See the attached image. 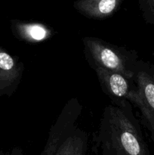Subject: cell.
<instances>
[{
    "label": "cell",
    "instance_id": "obj_3",
    "mask_svg": "<svg viewBox=\"0 0 154 155\" xmlns=\"http://www.w3.org/2000/svg\"><path fill=\"white\" fill-rule=\"evenodd\" d=\"M135 95L131 104L138 107L142 123L154 142V66L139 59L134 70Z\"/></svg>",
    "mask_w": 154,
    "mask_h": 155
},
{
    "label": "cell",
    "instance_id": "obj_6",
    "mask_svg": "<svg viewBox=\"0 0 154 155\" xmlns=\"http://www.w3.org/2000/svg\"><path fill=\"white\" fill-rule=\"evenodd\" d=\"M24 72V64L20 58L0 45V98L11 97L16 92Z\"/></svg>",
    "mask_w": 154,
    "mask_h": 155
},
{
    "label": "cell",
    "instance_id": "obj_1",
    "mask_svg": "<svg viewBox=\"0 0 154 155\" xmlns=\"http://www.w3.org/2000/svg\"><path fill=\"white\" fill-rule=\"evenodd\" d=\"M95 141L101 155H151L129 101L106 106Z\"/></svg>",
    "mask_w": 154,
    "mask_h": 155
},
{
    "label": "cell",
    "instance_id": "obj_7",
    "mask_svg": "<svg viewBox=\"0 0 154 155\" xmlns=\"http://www.w3.org/2000/svg\"><path fill=\"white\" fill-rule=\"evenodd\" d=\"M10 28L12 35L17 39L31 44L46 42L56 33L49 25L37 21L12 19L10 21Z\"/></svg>",
    "mask_w": 154,
    "mask_h": 155
},
{
    "label": "cell",
    "instance_id": "obj_5",
    "mask_svg": "<svg viewBox=\"0 0 154 155\" xmlns=\"http://www.w3.org/2000/svg\"><path fill=\"white\" fill-rule=\"evenodd\" d=\"M103 92L111 100L112 104L122 106L127 101L131 104L135 95L136 84L123 74L101 68H93Z\"/></svg>",
    "mask_w": 154,
    "mask_h": 155
},
{
    "label": "cell",
    "instance_id": "obj_11",
    "mask_svg": "<svg viewBox=\"0 0 154 155\" xmlns=\"http://www.w3.org/2000/svg\"><path fill=\"white\" fill-rule=\"evenodd\" d=\"M0 155H25L22 148L19 147H14L8 151H0Z\"/></svg>",
    "mask_w": 154,
    "mask_h": 155
},
{
    "label": "cell",
    "instance_id": "obj_8",
    "mask_svg": "<svg viewBox=\"0 0 154 155\" xmlns=\"http://www.w3.org/2000/svg\"><path fill=\"white\" fill-rule=\"evenodd\" d=\"M124 0H75L74 9L88 19L103 21L110 18L120 9Z\"/></svg>",
    "mask_w": 154,
    "mask_h": 155
},
{
    "label": "cell",
    "instance_id": "obj_9",
    "mask_svg": "<svg viewBox=\"0 0 154 155\" xmlns=\"http://www.w3.org/2000/svg\"><path fill=\"white\" fill-rule=\"evenodd\" d=\"M88 144L86 132L76 127L59 147L56 155H86Z\"/></svg>",
    "mask_w": 154,
    "mask_h": 155
},
{
    "label": "cell",
    "instance_id": "obj_4",
    "mask_svg": "<svg viewBox=\"0 0 154 155\" xmlns=\"http://www.w3.org/2000/svg\"><path fill=\"white\" fill-rule=\"evenodd\" d=\"M82 109V104L75 97L66 103L50 129L46 143L40 155H56L59 147L77 127V121Z\"/></svg>",
    "mask_w": 154,
    "mask_h": 155
},
{
    "label": "cell",
    "instance_id": "obj_2",
    "mask_svg": "<svg viewBox=\"0 0 154 155\" xmlns=\"http://www.w3.org/2000/svg\"><path fill=\"white\" fill-rule=\"evenodd\" d=\"M82 43L85 57L92 69L104 68L134 80V70L139 60L135 50L128 49L94 36L84 37Z\"/></svg>",
    "mask_w": 154,
    "mask_h": 155
},
{
    "label": "cell",
    "instance_id": "obj_10",
    "mask_svg": "<svg viewBox=\"0 0 154 155\" xmlns=\"http://www.w3.org/2000/svg\"><path fill=\"white\" fill-rule=\"evenodd\" d=\"M137 2L145 22L154 26V0H137Z\"/></svg>",
    "mask_w": 154,
    "mask_h": 155
}]
</instances>
